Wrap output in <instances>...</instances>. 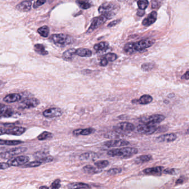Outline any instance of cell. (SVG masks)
Instances as JSON below:
<instances>
[{
    "instance_id": "6da1fadb",
    "label": "cell",
    "mask_w": 189,
    "mask_h": 189,
    "mask_svg": "<svg viewBox=\"0 0 189 189\" xmlns=\"http://www.w3.org/2000/svg\"><path fill=\"white\" fill-rule=\"evenodd\" d=\"M154 43L155 41L150 38L143 39L137 42L128 43L125 45L123 50L126 53L132 54L135 52H140L150 47Z\"/></svg>"
},
{
    "instance_id": "7a4b0ae2",
    "label": "cell",
    "mask_w": 189,
    "mask_h": 189,
    "mask_svg": "<svg viewBox=\"0 0 189 189\" xmlns=\"http://www.w3.org/2000/svg\"><path fill=\"white\" fill-rule=\"evenodd\" d=\"M138 150L137 148L132 147H126L121 149H115L107 151V155L112 157H121L128 158L137 154Z\"/></svg>"
},
{
    "instance_id": "3957f363",
    "label": "cell",
    "mask_w": 189,
    "mask_h": 189,
    "mask_svg": "<svg viewBox=\"0 0 189 189\" xmlns=\"http://www.w3.org/2000/svg\"><path fill=\"white\" fill-rule=\"evenodd\" d=\"M51 39L56 46L61 47L69 45L73 42V38L70 36L63 33L53 34Z\"/></svg>"
},
{
    "instance_id": "277c9868",
    "label": "cell",
    "mask_w": 189,
    "mask_h": 189,
    "mask_svg": "<svg viewBox=\"0 0 189 189\" xmlns=\"http://www.w3.org/2000/svg\"><path fill=\"white\" fill-rule=\"evenodd\" d=\"M117 6L112 3H105L102 4L98 8V11L102 14L105 15L108 19H111L117 12Z\"/></svg>"
},
{
    "instance_id": "5b68a950",
    "label": "cell",
    "mask_w": 189,
    "mask_h": 189,
    "mask_svg": "<svg viewBox=\"0 0 189 189\" xmlns=\"http://www.w3.org/2000/svg\"><path fill=\"white\" fill-rule=\"evenodd\" d=\"M158 128V127L155 124L144 123L137 127V132L141 134L151 135L157 132Z\"/></svg>"
},
{
    "instance_id": "8992f818",
    "label": "cell",
    "mask_w": 189,
    "mask_h": 189,
    "mask_svg": "<svg viewBox=\"0 0 189 189\" xmlns=\"http://www.w3.org/2000/svg\"><path fill=\"white\" fill-rule=\"evenodd\" d=\"M27 149L24 147H14L12 149H10L9 150H7L5 152L1 153L0 156L2 159H11L14 156H16L20 154H22L25 151H27Z\"/></svg>"
},
{
    "instance_id": "52a82bcc",
    "label": "cell",
    "mask_w": 189,
    "mask_h": 189,
    "mask_svg": "<svg viewBox=\"0 0 189 189\" xmlns=\"http://www.w3.org/2000/svg\"><path fill=\"white\" fill-rule=\"evenodd\" d=\"M165 119V117L162 114H153L141 119V121L145 124H157L162 122Z\"/></svg>"
},
{
    "instance_id": "ba28073f",
    "label": "cell",
    "mask_w": 189,
    "mask_h": 189,
    "mask_svg": "<svg viewBox=\"0 0 189 189\" xmlns=\"http://www.w3.org/2000/svg\"><path fill=\"white\" fill-rule=\"evenodd\" d=\"M108 19V18L104 14H101L100 16L95 18L92 21V24L90 26L89 29H88L87 32L90 33L92 32L93 31L98 28L101 26L102 24H104L106 21Z\"/></svg>"
},
{
    "instance_id": "9c48e42d",
    "label": "cell",
    "mask_w": 189,
    "mask_h": 189,
    "mask_svg": "<svg viewBox=\"0 0 189 189\" xmlns=\"http://www.w3.org/2000/svg\"><path fill=\"white\" fill-rule=\"evenodd\" d=\"M116 131L121 132H130L134 130L135 127L133 124L129 122H122L115 127Z\"/></svg>"
},
{
    "instance_id": "30bf717a",
    "label": "cell",
    "mask_w": 189,
    "mask_h": 189,
    "mask_svg": "<svg viewBox=\"0 0 189 189\" xmlns=\"http://www.w3.org/2000/svg\"><path fill=\"white\" fill-rule=\"evenodd\" d=\"M29 160V158L27 156L22 155L15 158H11L7 163L11 166H22L28 163Z\"/></svg>"
},
{
    "instance_id": "8fae6325",
    "label": "cell",
    "mask_w": 189,
    "mask_h": 189,
    "mask_svg": "<svg viewBox=\"0 0 189 189\" xmlns=\"http://www.w3.org/2000/svg\"><path fill=\"white\" fill-rule=\"evenodd\" d=\"M63 114V110L59 108H52L46 109L43 113V115L46 118H54L59 117Z\"/></svg>"
},
{
    "instance_id": "7c38bea8",
    "label": "cell",
    "mask_w": 189,
    "mask_h": 189,
    "mask_svg": "<svg viewBox=\"0 0 189 189\" xmlns=\"http://www.w3.org/2000/svg\"><path fill=\"white\" fill-rule=\"evenodd\" d=\"M39 104L40 102L37 98H27L21 103L20 108L22 109H31L36 107Z\"/></svg>"
},
{
    "instance_id": "4fadbf2b",
    "label": "cell",
    "mask_w": 189,
    "mask_h": 189,
    "mask_svg": "<svg viewBox=\"0 0 189 189\" xmlns=\"http://www.w3.org/2000/svg\"><path fill=\"white\" fill-rule=\"evenodd\" d=\"M26 129L22 127H11L5 128V134L20 136L26 132Z\"/></svg>"
},
{
    "instance_id": "5bb4252c",
    "label": "cell",
    "mask_w": 189,
    "mask_h": 189,
    "mask_svg": "<svg viewBox=\"0 0 189 189\" xmlns=\"http://www.w3.org/2000/svg\"><path fill=\"white\" fill-rule=\"evenodd\" d=\"M177 137V135L174 133H168L158 137L155 140L158 142H174Z\"/></svg>"
},
{
    "instance_id": "9a60e30c",
    "label": "cell",
    "mask_w": 189,
    "mask_h": 189,
    "mask_svg": "<svg viewBox=\"0 0 189 189\" xmlns=\"http://www.w3.org/2000/svg\"><path fill=\"white\" fill-rule=\"evenodd\" d=\"M163 171V166H155L153 168H147L143 170V173L145 175H153L160 176L162 175Z\"/></svg>"
},
{
    "instance_id": "2e32d148",
    "label": "cell",
    "mask_w": 189,
    "mask_h": 189,
    "mask_svg": "<svg viewBox=\"0 0 189 189\" xmlns=\"http://www.w3.org/2000/svg\"><path fill=\"white\" fill-rule=\"evenodd\" d=\"M129 144V142L125 140H112L105 142L104 145L107 147H114L126 146Z\"/></svg>"
},
{
    "instance_id": "e0dca14e",
    "label": "cell",
    "mask_w": 189,
    "mask_h": 189,
    "mask_svg": "<svg viewBox=\"0 0 189 189\" xmlns=\"http://www.w3.org/2000/svg\"><path fill=\"white\" fill-rule=\"evenodd\" d=\"M32 2L30 1L24 0L16 6V9L20 12H27L31 10Z\"/></svg>"
},
{
    "instance_id": "ac0fdd59",
    "label": "cell",
    "mask_w": 189,
    "mask_h": 189,
    "mask_svg": "<svg viewBox=\"0 0 189 189\" xmlns=\"http://www.w3.org/2000/svg\"><path fill=\"white\" fill-rule=\"evenodd\" d=\"M157 19L156 11H153L142 21V24L144 26H149L154 24Z\"/></svg>"
},
{
    "instance_id": "d6986e66",
    "label": "cell",
    "mask_w": 189,
    "mask_h": 189,
    "mask_svg": "<svg viewBox=\"0 0 189 189\" xmlns=\"http://www.w3.org/2000/svg\"><path fill=\"white\" fill-rule=\"evenodd\" d=\"M153 100L152 97L149 94H144L142 95L138 100H134L132 101V103H138L141 105H146L150 103Z\"/></svg>"
},
{
    "instance_id": "ffe728a7",
    "label": "cell",
    "mask_w": 189,
    "mask_h": 189,
    "mask_svg": "<svg viewBox=\"0 0 189 189\" xmlns=\"http://www.w3.org/2000/svg\"><path fill=\"white\" fill-rule=\"evenodd\" d=\"M21 95L17 93H13L7 95L4 98V101L7 103H12L18 102L21 100Z\"/></svg>"
},
{
    "instance_id": "44dd1931",
    "label": "cell",
    "mask_w": 189,
    "mask_h": 189,
    "mask_svg": "<svg viewBox=\"0 0 189 189\" xmlns=\"http://www.w3.org/2000/svg\"><path fill=\"white\" fill-rule=\"evenodd\" d=\"M83 170L85 173H88V174H96L99 173H101L102 170L101 169H99L98 168H95L92 165L85 166L83 168Z\"/></svg>"
},
{
    "instance_id": "7402d4cb",
    "label": "cell",
    "mask_w": 189,
    "mask_h": 189,
    "mask_svg": "<svg viewBox=\"0 0 189 189\" xmlns=\"http://www.w3.org/2000/svg\"><path fill=\"white\" fill-rule=\"evenodd\" d=\"M14 112L9 107H6L3 109H0V118H9L14 115Z\"/></svg>"
},
{
    "instance_id": "603a6c76",
    "label": "cell",
    "mask_w": 189,
    "mask_h": 189,
    "mask_svg": "<svg viewBox=\"0 0 189 189\" xmlns=\"http://www.w3.org/2000/svg\"><path fill=\"white\" fill-rule=\"evenodd\" d=\"M76 49H74V48H71L69 49H68L67 51H66L65 52L63 53V58L67 61H71L74 56L76 54Z\"/></svg>"
},
{
    "instance_id": "cb8c5ba5",
    "label": "cell",
    "mask_w": 189,
    "mask_h": 189,
    "mask_svg": "<svg viewBox=\"0 0 189 189\" xmlns=\"http://www.w3.org/2000/svg\"><path fill=\"white\" fill-rule=\"evenodd\" d=\"M76 54L80 57H89L92 56V52L87 48H78L76 51Z\"/></svg>"
},
{
    "instance_id": "d4e9b609",
    "label": "cell",
    "mask_w": 189,
    "mask_h": 189,
    "mask_svg": "<svg viewBox=\"0 0 189 189\" xmlns=\"http://www.w3.org/2000/svg\"><path fill=\"white\" fill-rule=\"evenodd\" d=\"M97 154L95 152H85L83 154L80 155L79 156V158L81 160H94L97 158Z\"/></svg>"
},
{
    "instance_id": "484cf974",
    "label": "cell",
    "mask_w": 189,
    "mask_h": 189,
    "mask_svg": "<svg viewBox=\"0 0 189 189\" xmlns=\"http://www.w3.org/2000/svg\"><path fill=\"white\" fill-rule=\"evenodd\" d=\"M152 159V156L151 155H143L137 157L135 159V163L137 164H143L148 162Z\"/></svg>"
},
{
    "instance_id": "4316f807",
    "label": "cell",
    "mask_w": 189,
    "mask_h": 189,
    "mask_svg": "<svg viewBox=\"0 0 189 189\" xmlns=\"http://www.w3.org/2000/svg\"><path fill=\"white\" fill-rule=\"evenodd\" d=\"M69 189H90L91 187L87 184L83 183H73L68 185Z\"/></svg>"
},
{
    "instance_id": "83f0119b",
    "label": "cell",
    "mask_w": 189,
    "mask_h": 189,
    "mask_svg": "<svg viewBox=\"0 0 189 189\" xmlns=\"http://www.w3.org/2000/svg\"><path fill=\"white\" fill-rule=\"evenodd\" d=\"M34 51L41 55L46 56L48 54V52L45 49L44 46L42 44H36L34 45Z\"/></svg>"
},
{
    "instance_id": "f1b7e54d",
    "label": "cell",
    "mask_w": 189,
    "mask_h": 189,
    "mask_svg": "<svg viewBox=\"0 0 189 189\" xmlns=\"http://www.w3.org/2000/svg\"><path fill=\"white\" fill-rule=\"evenodd\" d=\"M76 3L78 4L80 7L83 10L88 9L91 6V3L88 0H78L76 1Z\"/></svg>"
},
{
    "instance_id": "f546056e",
    "label": "cell",
    "mask_w": 189,
    "mask_h": 189,
    "mask_svg": "<svg viewBox=\"0 0 189 189\" xmlns=\"http://www.w3.org/2000/svg\"><path fill=\"white\" fill-rule=\"evenodd\" d=\"M38 33L43 37H47L49 34V28L47 26H43L38 29Z\"/></svg>"
},
{
    "instance_id": "4dcf8cb0",
    "label": "cell",
    "mask_w": 189,
    "mask_h": 189,
    "mask_svg": "<svg viewBox=\"0 0 189 189\" xmlns=\"http://www.w3.org/2000/svg\"><path fill=\"white\" fill-rule=\"evenodd\" d=\"M53 137V134L49 132L45 131L44 132H42L41 134L38 137V139L40 141H43L45 140H48V139H51Z\"/></svg>"
},
{
    "instance_id": "1f68e13d",
    "label": "cell",
    "mask_w": 189,
    "mask_h": 189,
    "mask_svg": "<svg viewBox=\"0 0 189 189\" xmlns=\"http://www.w3.org/2000/svg\"><path fill=\"white\" fill-rule=\"evenodd\" d=\"M108 47V43L105 42H101L96 44L94 46V49L97 51H101L103 50H106Z\"/></svg>"
},
{
    "instance_id": "d6a6232c",
    "label": "cell",
    "mask_w": 189,
    "mask_h": 189,
    "mask_svg": "<svg viewBox=\"0 0 189 189\" xmlns=\"http://www.w3.org/2000/svg\"><path fill=\"white\" fill-rule=\"evenodd\" d=\"M42 163L39 160L34 161L32 162L26 163L22 165V168H36L39 166L41 165Z\"/></svg>"
},
{
    "instance_id": "836d02e7",
    "label": "cell",
    "mask_w": 189,
    "mask_h": 189,
    "mask_svg": "<svg viewBox=\"0 0 189 189\" xmlns=\"http://www.w3.org/2000/svg\"><path fill=\"white\" fill-rule=\"evenodd\" d=\"M154 68V64L152 63H143L141 66V69L144 72L152 71Z\"/></svg>"
},
{
    "instance_id": "e575fe53",
    "label": "cell",
    "mask_w": 189,
    "mask_h": 189,
    "mask_svg": "<svg viewBox=\"0 0 189 189\" xmlns=\"http://www.w3.org/2000/svg\"><path fill=\"white\" fill-rule=\"evenodd\" d=\"M109 165V161L107 160H100L98 161L95 163V165L99 169H103L105 168L107 166Z\"/></svg>"
},
{
    "instance_id": "d590c367",
    "label": "cell",
    "mask_w": 189,
    "mask_h": 189,
    "mask_svg": "<svg viewBox=\"0 0 189 189\" xmlns=\"http://www.w3.org/2000/svg\"><path fill=\"white\" fill-rule=\"evenodd\" d=\"M122 134L116 130L113 132H107L105 135V137L106 138H119Z\"/></svg>"
},
{
    "instance_id": "8d00e7d4",
    "label": "cell",
    "mask_w": 189,
    "mask_h": 189,
    "mask_svg": "<svg viewBox=\"0 0 189 189\" xmlns=\"http://www.w3.org/2000/svg\"><path fill=\"white\" fill-rule=\"evenodd\" d=\"M137 4L139 9L144 10L147 8L149 2L148 0H138Z\"/></svg>"
},
{
    "instance_id": "74e56055",
    "label": "cell",
    "mask_w": 189,
    "mask_h": 189,
    "mask_svg": "<svg viewBox=\"0 0 189 189\" xmlns=\"http://www.w3.org/2000/svg\"><path fill=\"white\" fill-rule=\"evenodd\" d=\"M122 169L121 168H112V169H111L107 171V174L108 175H117V174H118L121 173L122 172Z\"/></svg>"
},
{
    "instance_id": "f35d334b",
    "label": "cell",
    "mask_w": 189,
    "mask_h": 189,
    "mask_svg": "<svg viewBox=\"0 0 189 189\" xmlns=\"http://www.w3.org/2000/svg\"><path fill=\"white\" fill-rule=\"evenodd\" d=\"M104 58H106V59L108 62H113L117 59V56L116 54L115 53H109L106 54L104 56Z\"/></svg>"
},
{
    "instance_id": "ab89813d",
    "label": "cell",
    "mask_w": 189,
    "mask_h": 189,
    "mask_svg": "<svg viewBox=\"0 0 189 189\" xmlns=\"http://www.w3.org/2000/svg\"><path fill=\"white\" fill-rule=\"evenodd\" d=\"M47 156V153L44 151H38L34 154V156L38 160L42 159V158H44L45 156Z\"/></svg>"
},
{
    "instance_id": "60d3db41",
    "label": "cell",
    "mask_w": 189,
    "mask_h": 189,
    "mask_svg": "<svg viewBox=\"0 0 189 189\" xmlns=\"http://www.w3.org/2000/svg\"><path fill=\"white\" fill-rule=\"evenodd\" d=\"M94 131H95V130L93 128H86V129H81L80 135H88L91 134Z\"/></svg>"
},
{
    "instance_id": "b9f144b4",
    "label": "cell",
    "mask_w": 189,
    "mask_h": 189,
    "mask_svg": "<svg viewBox=\"0 0 189 189\" xmlns=\"http://www.w3.org/2000/svg\"><path fill=\"white\" fill-rule=\"evenodd\" d=\"M178 170L176 169H165L163 170V173L164 174H168V175H176L178 174Z\"/></svg>"
},
{
    "instance_id": "7bdbcfd3",
    "label": "cell",
    "mask_w": 189,
    "mask_h": 189,
    "mask_svg": "<svg viewBox=\"0 0 189 189\" xmlns=\"http://www.w3.org/2000/svg\"><path fill=\"white\" fill-rule=\"evenodd\" d=\"M54 160V158L51 156H46L44 158H42V159L39 160L43 163H51Z\"/></svg>"
},
{
    "instance_id": "ee69618b",
    "label": "cell",
    "mask_w": 189,
    "mask_h": 189,
    "mask_svg": "<svg viewBox=\"0 0 189 189\" xmlns=\"http://www.w3.org/2000/svg\"><path fill=\"white\" fill-rule=\"evenodd\" d=\"M60 180L59 179H56L51 184V188L52 189H57L60 188Z\"/></svg>"
},
{
    "instance_id": "f6af8a7d",
    "label": "cell",
    "mask_w": 189,
    "mask_h": 189,
    "mask_svg": "<svg viewBox=\"0 0 189 189\" xmlns=\"http://www.w3.org/2000/svg\"><path fill=\"white\" fill-rule=\"evenodd\" d=\"M46 2V0H37L36 2H34L33 5V8L37 9L38 7L44 5Z\"/></svg>"
},
{
    "instance_id": "bcb514c9",
    "label": "cell",
    "mask_w": 189,
    "mask_h": 189,
    "mask_svg": "<svg viewBox=\"0 0 189 189\" xmlns=\"http://www.w3.org/2000/svg\"><path fill=\"white\" fill-rule=\"evenodd\" d=\"M11 165L8 163H0V170H5L9 168Z\"/></svg>"
},
{
    "instance_id": "7dc6e473",
    "label": "cell",
    "mask_w": 189,
    "mask_h": 189,
    "mask_svg": "<svg viewBox=\"0 0 189 189\" xmlns=\"http://www.w3.org/2000/svg\"><path fill=\"white\" fill-rule=\"evenodd\" d=\"M121 19H116V20H115V21L111 22L110 24H108L107 25V27H112L116 26V24H119L120 22H121Z\"/></svg>"
},
{
    "instance_id": "c3c4849f",
    "label": "cell",
    "mask_w": 189,
    "mask_h": 189,
    "mask_svg": "<svg viewBox=\"0 0 189 189\" xmlns=\"http://www.w3.org/2000/svg\"><path fill=\"white\" fill-rule=\"evenodd\" d=\"M108 61L106 59V58H105L104 57L102 59L100 63V65L102 67H105L108 64Z\"/></svg>"
},
{
    "instance_id": "681fc988",
    "label": "cell",
    "mask_w": 189,
    "mask_h": 189,
    "mask_svg": "<svg viewBox=\"0 0 189 189\" xmlns=\"http://www.w3.org/2000/svg\"><path fill=\"white\" fill-rule=\"evenodd\" d=\"M182 79H185V80H189V70L186 71V73L184 74H183L181 77Z\"/></svg>"
},
{
    "instance_id": "f907efd6",
    "label": "cell",
    "mask_w": 189,
    "mask_h": 189,
    "mask_svg": "<svg viewBox=\"0 0 189 189\" xmlns=\"http://www.w3.org/2000/svg\"><path fill=\"white\" fill-rule=\"evenodd\" d=\"M185 180L184 179H183L182 178H180L179 179L177 180L175 182V185H178L183 184L184 183Z\"/></svg>"
},
{
    "instance_id": "816d5d0a",
    "label": "cell",
    "mask_w": 189,
    "mask_h": 189,
    "mask_svg": "<svg viewBox=\"0 0 189 189\" xmlns=\"http://www.w3.org/2000/svg\"><path fill=\"white\" fill-rule=\"evenodd\" d=\"M159 6V3L158 2V0H154L153 1L152 3V7L153 9H156Z\"/></svg>"
},
{
    "instance_id": "f5cc1de1",
    "label": "cell",
    "mask_w": 189,
    "mask_h": 189,
    "mask_svg": "<svg viewBox=\"0 0 189 189\" xmlns=\"http://www.w3.org/2000/svg\"><path fill=\"white\" fill-rule=\"evenodd\" d=\"M81 129H76L73 132V134L75 136H78L80 135V132H81Z\"/></svg>"
},
{
    "instance_id": "db71d44e",
    "label": "cell",
    "mask_w": 189,
    "mask_h": 189,
    "mask_svg": "<svg viewBox=\"0 0 189 189\" xmlns=\"http://www.w3.org/2000/svg\"><path fill=\"white\" fill-rule=\"evenodd\" d=\"M145 14V12H144V10H141V9H139V10H138L137 11V14L138 16H140V17H142L143 16V15Z\"/></svg>"
},
{
    "instance_id": "11a10c76",
    "label": "cell",
    "mask_w": 189,
    "mask_h": 189,
    "mask_svg": "<svg viewBox=\"0 0 189 189\" xmlns=\"http://www.w3.org/2000/svg\"><path fill=\"white\" fill-rule=\"evenodd\" d=\"M5 134V128L0 127V135Z\"/></svg>"
},
{
    "instance_id": "9f6ffc18",
    "label": "cell",
    "mask_w": 189,
    "mask_h": 189,
    "mask_svg": "<svg viewBox=\"0 0 189 189\" xmlns=\"http://www.w3.org/2000/svg\"><path fill=\"white\" fill-rule=\"evenodd\" d=\"M6 107V105H5L4 104H1V103H0V109H3V108H5Z\"/></svg>"
},
{
    "instance_id": "6f0895ef",
    "label": "cell",
    "mask_w": 189,
    "mask_h": 189,
    "mask_svg": "<svg viewBox=\"0 0 189 189\" xmlns=\"http://www.w3.org/2000/svg\"><path fill=\"white\" fill-rule=\"evenodd\" d=\"M39 189H49V188L46 186H41L39 188Z\"/></svg>"
},
{
    "instance_id": "680465c9",
    "label": "cell",
    "mask_w": 189,
    "mask_h": 189,
    "mask_svg": "<svg viewBox=\"0 0 189 189\" xmlns=\"http://www.w3.org/2000/svg\"><path fill=\"white\" fill-rule=\"evenodd\" d=\"M186 134L189 135V127L188 128V129H187V130H186Z\"/></svg>"
},
{
    "instance_id": "91938a15",
    "label": "cell",
    "mask_w": 189,
    "mask_h": 189,
    "mask_svg": "<svg viewBox=\"0 0 189 189\" xmlns=\"http://www.w3.org/2000/svg\"><path fill=\"white\" fill-rule=\"evenodd\" d=\"M2 83V82L1 81H0V85H1V84Z\"/></svg>"
}]
</instances>
